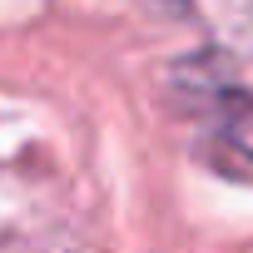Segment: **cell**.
Listing matches in <instances>:
<instances>
[{
  "label": "cell",
  "instance_id": "obj_1",
  "mask_svg": "<svg viewBox=\"0 0 253 253\" xmlns=\"http://www.w3.org/2000/svg\"><path fill=\"white\" fill-rule=\"evenodd\" d=\"M159 5H184V0H159Z\"/></svg>",
  "mask_w": 253,
  "mask_h": 253
}]
</instances>
